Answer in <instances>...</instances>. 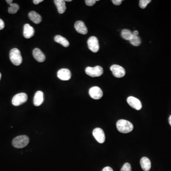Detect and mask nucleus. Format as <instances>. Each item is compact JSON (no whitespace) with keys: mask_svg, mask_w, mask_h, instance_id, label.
<instances>
[{"mask_svg":"<svg viewBox=\"0 0 171 171\" xmlns=\"http://www.w3.org/2000/svg\"><path fill=\"white\" fill-rule=\"evenodd\" d=\"M116 128L119 132L126 134L131 132L134 129V126L130 122L124 119H120L116 123Z\"/></svg>","mask_w":171,"mask_h":171,"instance_id":"nucleus-1","label":"nucleus"},{"mask_svg":"<svg viewBox=\"0 0 171 171\" xmlns=\"http://www.w3.org/2000/svg\"><path fill=\"white\" fill-rule=\"evenodd\" d=\"M10 59L13 64L19 66L22 61V58L20 51L17 48H14L10 52Z\"/></svg>","mask_w":171,"mask_h":171,"instance_id":"nucleus-2","label":"nucleus"},{"mask_svg":"<svg viewBox=\"0 0 171 171\" xmlns=\"http://www.w3.org/2000/svg\"><path fill=\"white\" fill-rule=\"evenodd\" d=\"M29 138L25 135L18 136L14 138L12 142L13 146L16 148H22L28 145L29 143Z\"/></svg>","mask_w":171,"mask_h":171,"instance_id":"nucleus-3","label":"nucleus"},{"mask_svg":"<svg viewBox=\"0 0 171 171\" xmlns=\"http://www.w3.org/2000/svg\"><path fill=\"white\" fill-rule=\"evenodd\" d=\"M86 73L91 77H100L103 73V69L100 66H96L95 67H88L85 70Z\"/></svg>","mask_w":171,"mask_h":171,"instance_id":"nucleus-4","label":"nucleus"},{"mask_svg":"<svg viewBox=\"0 0 171 171\" xmlns=\"http://www.w3.org/2000/svg\"><path fill=\"white\" fill-rule=\"evenodd\" d=\"M28 100V96L25 93L17 94L13 97L12 104L14 106H19L24 104Z\"/></svg>","mask_w":171,"mask_h":171,"instance_id":"nucleus-5","label":"nucleus"},{"mask_svg":"<svg viewBox=\"0 0 171 171\" xmlns=\"http://www.w3.org/2000/svg\"><path fill=\"white\" fill-rule=\"evenodd\" d=\"M88 49L93 52L96 53L100 50V45L98 38L95 36H92L88 39Z\"/></svg>","mask_w":171,"mask_h":171,"instance_id":"nucleus-6","label":"nucleus"},{"mask_svg":"<svg viewBox=\"0 0 171 171\" xmlns=\"http://www.w3.org/2000/svg\"><path fill=\"white\" fill-rule=\"evenodd\" d=\"M112 72L113 76L116 78H121L124 77L125 75V71L124 68L118 65H113L110 68Z\"/></svg>","mask_w":171,"mask_h":171,"instance_id":"nucleus-7","label":"nucleus"},{"mask_svg":"<svg viewBox=\"0 0 171 171\" xmlns=\"http://www.w3.org/2000/svg\"><path fill=\"white\" fill-rule=\"evenodd\" d=\"M93 135L96 140L99 142V143L102 144L104 143L106 139L105 133L104 131L100 128H96L93 131Z\"/></svg>","mask_w":171,"mask_h":171,"instance_id":"nucleus-8","label":"nucleus"},{"mask_svg":"<svg viewBox=\"0 0 171 171\" xmlns=\"http://www.w3.org/2000/svg\"><path fill=\"white\" fill-rule=\"evenodd\" d=\"M89 94L90 97L94 100H100L103 96L102 90L100 87H93L90 88Z\"/></svg>","mask_w":171,"mask_h":171,"instance_id":"nucleus-9","label":"nucleus"},{"mask_svg":"<svg viewBox=\"0 0 171 171\" xmlns=\"http://www.w3.org/2000/svg\"><path fill=\"white\" fill-rule=\"evenodd\" d=\"M127 102L130 107L136 110H139L142 108V105L141 101L134 96H129L127 99Z\"/></svg>","mask_w":171,"mask_h":171,"instance_id":"nucleus-10","label":"nucleus"},{"mask_svg":"<svg viewBox=\"0 0 171 171\" xmlns=\"http://www.w3.org/2000/svg\"><path fill=\"white\" fill-rule=\"evenodd\" d=\"M57 76L60 79L66 81L71 79V73L68 69L62 68L58 71L57 73Z\"/></svg>","mask_w":171,"mask_h":171,"instance_id":"nucleus-11","label":"nucleus"},{"mask_svg":"<svg viewBox=\"0 0 171 171\" xmlns=\"http://www.w3.org/2000/svg\"><path fill=\"white\" fill-rule=\"evenodd\" d=\"M75 29L78 33L85 35L87 34L88 32L87 28L85 25L84 22L81 21H78L75 22L74 25Z\"/></svg>","mask_w":171,"mask_h":171,"instance_id":"nucleus-12","label":"nucleus"},{"mask_svg":"<svg viewBox=\"0 0 171 171\" xmlns=\"http://www.w3.org/2000/svg\"><path fill=\"white\" fill-rule=\"evenodd\" d=\"M35 33L34 28L30 24H25L23 28V36L26 39H30L33 36Z\"/></svg>","mask_w":171,"mask_h":171,"instance_id":"nucleus-13","label":"nucleus"},{"mask_svg":"<svg viewBox=\"0 0 171 171\" xmlns=\"http://www.w3.org/2000/svg\"><path fill=\"white\" fill-rule=\"evenodd\" d=\"M44 101L43 93L42 91H38L35 94L33 99V103L35 106H39Z\"/></svg>","mask_w":171,"mask_h":171,"instance_id":"nucleus-14","label":"nucleus"},{"mask_svg":"<svg viewBox=\"0 0 171 171\" xmlns=\"http://www.w3.org/2000/svg\"><path fill=\"white\" fill-rule=\"evenodd\" d=\"M33 56L38 62H43L45 60V55L38 48H36L33 50Z\"/></svg>","mask_w":171,"mask_h":171,"instance_id":"nucleus-15","label":"nucleus"},{"mask_svg":"<svg viewBox=\"0 0 171 171\" xmlns=\"http://www.w3.org/2000/svg\"><path fill=\"white\" fill-rule=\"evenodd\" d=\"M140 165L142 169L145 171H148L151 167V163L149 159L146 157H143L140 160Z\"/></svg>","mask_w":171,"mask_h":171,"instance_id":"nucleus-16","label":"nucleus"},{"mask_svg":"<svg viewBox=\"0 0 171 171\" xmlns=\"http://www.w3.org/2000/svg\"><path fill=\"white\" fill-rule=\"evenodd\" d=\"M29 17L35 24H39L42 21V16L35 11H31L29 14Z\"/></svg>","mask_w":171,"mask_h":171,"instance_id":"nucleus-17","label":"nucleus"},{"mask_svg":"<svg viewBox=\"0 0 171 171\" xmlns=\"http://www.w3.org/2000/svg\"><path fill=\"white\" fill-rule=\"evenodd\" d=\"M54 3L56 5L59 14H63L66 10L65 2L63 0H55Z\"/></svg>","mask_w":171,"mask_h":171,"instance_id":"nucleus-18","label":"nucleus"},{"mask_svg":"<svg viewBox=\"0 0 171 171\" xmlns=\"http://www.w3.org/2000/svg\"><path fill=\"white\" fill-rule=\"evenodd\" d=\"M54 40L56 43L62 45L64 47H67L70 45V43L65 38L60 35H57L54 38Z\"/></svg>","mask_w":171,"mask_h":171,"instance_id":"nucleus-19","label":"nucleus"},{"mask_svg":"<svg viewBox=\"0 0 171 171\" xmlns=\"http://www.w3.org/2000/svg\"><path fill=\"white\" fill-rule=\"evenodd\" d=\"M133 35V32L129 30L124 29L121 32L122 38L127 41H130Z\"/></svg>","mask_w":171,"mask_h":171,"instance_id":"nucleus-20","label":"nucleus"},{"mask_svg":"<svg viewBox=\"0 0 171 171\" xmlns=\"http://www.w3.org/2000/svg\"><path fill=\"white\" fill-rule=\"evenodd\" d=\"M129 41L131 44L135 46H138L141 43L140 37L138 36V35H135L134 34L132 35Z\"/></svg>","mask_w":171,"mask_h":171,"instance_id":"nucleus-21","label":"nucleus"},{"mask_svg":"<svg viewBox=\"0 0 171 171\" xmlns=\"http://www.w3.org/2000/svg\"><path fill=\"white\" fill-rule=\"evenodd\" d=\"M19 6L17 3H11L8 8V12L10 14H15L19 10Z\"/></svg>","mask_w":171,"mask_h":171,"instance_id":"nucleus-22","label":"nucleus"},{"mask_svg":"<svg viewBox=\"0 0 171 171\" xmlns=\"http://www.w3.org/2000/svg\"><path fill=\"white\" fill-rule=\"evenodd\" d=\"M151 2V0H140L139 1V7L141 8L145 9L149 3Z\"/></svg>","mask_w":171,"mask_h":171,"instance_id":"nucleus-23","label":"nucleus"},{"mask_svg":"<svg viewBox=\"0 0 171 171\" xmlns=\"http://www.w3.org/2000/svg\"><path fill=\"white\" fill-rule=\"evenodd\" d=\"M120 171H132V168L129 163H126L123 165Z\"/></svg>","mask_w":171,"mask_h":171,"instance_id":"nucleus-24","label":"nucleus"},{"mask_svg":"<svg viewBox=\"0 0 171 171\" xmlns=\"http://www.w3.org/2000/svg\"><path fill=\"white\" fill-rule=\"evenodd\" d=\"M96 2V1L95 0H86L85 1V3L88 6H92L95 4Z\"/></svg>","mask_w":171,"mask_h":171,"instance_id":"nucleus-25","label":"nucleus"},{"mask_svg":"<svg viewBox=\"0 0 171 171\" xmlns=\"http://www.w3.org/2000/svg\"><path fill=\"white\" fill-rule=\"evenodd\" d=\"M112 2L113 4L118 6V5H120L121 4L122 1V0H112Z\"/></svg>","mask_w":171,"mask_h":171,"instance_id":"nucleus-26","label":"nucleus"},{"mask_svg":"<svg viewBox=\"0 0 171 171\" xmlns=\"http://www.w3.org/2000/svg\"><path fill=\"white\" fill-rule=\"evenodd\" d=\"M4 26L5 25H4V22L2 19H0V30L4 29Z\"/></svg>","mask_w":171,"mask_h":171,"instance_id":"nucleus-27","label":"nucleus"},{"mask_svg":"<svg viewBox=\"0 0 171 171\" xmlns=\"http://www.w3.org/2000/svg\"><path fill=\"white\" fill-rule=\"evenodd\" d=\"M102 171H114L113 169L111 167H109V166H107V167H105L103 168Z\"/></svg>","mask_w":171,"mask_h":171,"instance_id":"nucleus-28","label":"nucleus"},{"mask_svg":"<svg viewBox=\"0 0 171 171\" xmlns=\"http://www.w3.org/2000/svg\"><path fill=\"white\" fill-rule=\"evenodd\" d=\"M43 0H34L33 2L34 4H39V3H41V2H43Z\"/></svg>","mask_w":171,"mask_h":171,"instance_id":"nucleus-29","label":"nucleus"},{"mask_svg":"<svg viewBox=\"0 0 171 171\" xmlns=\"http://www.w3.org/2000/svg\"><path fill=\"white\" fill-rule=\"evenodd\" d=\"M133 34L135 35H138V34H139V32L137 31H134L133 32Z\"/></svg>","mask_w":171,"mask_h":171,"instance_id":"nucleus-30","label":"nucleus"},{"mask_svg":"<svg viewBox=\"0 0 171 171\" xmlns=\"http://www.w3.org/2000/svg\"><path fill=\"white\" fill-rule=\"evenodd\" d=\"M13 0H7L6 1V2H7L9 5L11 4V3H13Z\"/></svg>","mask_w":171,"mask_h":171,"instance_id":"nucleus-31","label":"nucleus"},{"mask_svg":"<svg viewBox=\"0 0 171 171\" xmlns=\"http://www.w3.org/2000/svg\"><path fill=\"white\" fill-rule=\"evenodd\" d=\"M169 123L170 124V125L171 126V115L170 116L169 118Z\"/></svg>","mask_w":171,"mask_h":171,"instance_id":"nucleus-32","label":"nucleus"},{"mask_svg":"<svg viewBox=\"0 0 171 171\" xmlns=\"http://www.w3.org/2000/svg\"><path fill=\"white\" fill-rule=\"evenodd\" d=\"M71 0H66L65 2H71Z\"/></svg>","mask_w":171,"mask_h":171,"instance_id":"nucleus-33","label":"nucleus"},{"mask_svg":"<svg viewBox=\"0 0 171 171\" xmlns=\"http://www.w3.org/2000/svg\"><path fill=\"white\" fill-rule=\"evenodd\" d=\"M1 77H2V74H1V73H0V80H1Z\"/></svg>","mask_w":171,"mask_h":171,"instance_id":"nucleus-34","label":"nucleus"}]
</instances>
